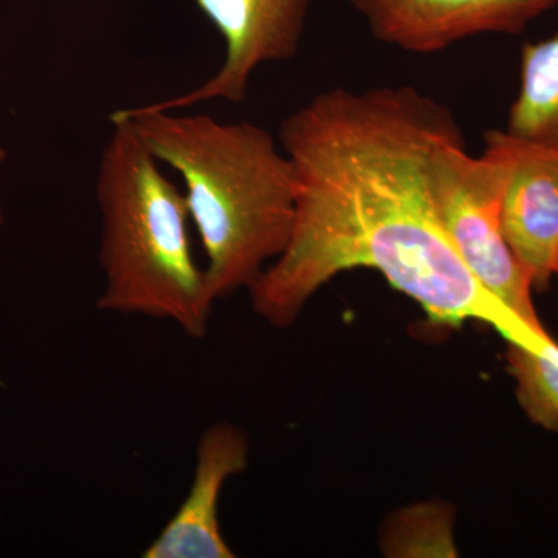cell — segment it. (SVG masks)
Here are the masks:
<instances>
[{"label":"cell","mask_w":558,"mask_h":558,"mask_svg":"<svg viewBox=\"0 0 558 558\" xmlns=\"http://www.w3.org/2000/svg\"><path fill=\"white\" fill-rule=\"evenodd\" d=\"M459 128L446 105L410 86L332 87L286 117L279 143L295 170V222L248 289L256 314L288 328L330 279L371 269L435 326L472 319L502 339L529 333L473 277L433 204V153Z\"/></svg>","instance_id":"cell-1"},{"label":"cell","mask_w":558,"mask_h":558,"mask_svg":"<svg viewBox=\"0 0 558 558\" xmlns=\"http://www.w3.org/2000/svg\"><path fill=\"white\" fill-rule=\"evenodd\" d=\"M160 163L183 180L216 301L252 288L288 247L296 211L292 161L269 131L205 113L126 108Z\"/></svg>","instance_id":"cell-2"},{"label":"cell","mask_w":558,"mask_h":558,"mask_svg":"<svg viewBox=\"0 0 558 558\" xmlns=\"http://www.w3.org/2000/svg\"><path fill=\"white\" fill-rule=\"evenodd\" d=\"M97 174L105 286L97 307L207 336L216 299L194 258L185 194L161 171L134 121L109 117Z\"/></svg>","instance_id":"cell-3"},{"label":"cell","mask_w":558,"mask_h":558,"mask_svg":"<svg viewBox=\"0 0 558 558\" xmlns=\"http://www.w3.org/2000/svg\"><path fill=\"white\" fill-rule=\"evenodd\" d=\"M506 161L486 140L470 156L461 128L436 146L429 163L433 204L451 244L476 281L532 336H548L532 301L531 281L510 250L501 227Z\"/></svg>","instance_id":"cell-4"},{"label":"cell","mask_w":558,"mask_h":558,"mask_svg":"<svg viewBox=\"0 0 558 558\" xmlns=\"http://www.w3.org/2000/svg\"><path fill=\"white\" fill-rule=\"evenodd\" d=\"M311 3L312 0H196L226 43L222 65L196 89L138 108L163 112L211 100L240 105L247 98L256 69L299 54Z\"/></svg>","instance_id":"cell-5"},{"label":"cell","mask_w":558,"mask_h":558,"mask_svg":"<svg viewBox=\"0 0 558 558\" xmlns=\"http://www.w3.org/2000/svg\"><path fill=\"white\" fill-rule=\"evenodd\" d=\"M374 38L414 54H435L473 36L519 35L558 0H348Z\"/></svg>","instance_id":"cell-6"},{"label":"cell","mask_w":558,"mask_h":558,"mask_svg":"<svg viewBox=\"0 0 558 558\" xmlns=\"http://www.w3.org/2000/svg\"><path fill=\"white\" fill-rule=\"evenodd\" d=\"M486 140L506 161L502 233L532 289H548L558 252V150L506 130L487 131Z\"/></svg>","instance_id":"cell-7"},{"label":"cell","mask_w":558,"mask_h":558,"mask_svg":"<svg viewBox=\"0 0 558 558\" xmlns=\"http://www.w3.org/2000/svg\"><path fill=\"white\" fill-rule=\"evenodd\" d=\"M248 451L247 435L240 427L216 422L205 428L189 494L143 557H236L220 527L219 502L227 481L247 469Z\"/></svg>","instance_id":"cell-8"},{"label":"cell","mask_w":558,"mask_h":558,"mask_svg":"<svg viewBox=\"0 0 558 558\" xmlns=\"http://www.w3.org/2000/svg\"><path fill=\"white\" fill-rule=\"evenodd\" d=\"M506 131L558 150V33L521 49L519 94Z\"/></svg>","instance_id":"cell-9"},{"label":"cell","mask_w":558,"mask_h":558,"mask_svg":"<svg viewBox=\"0 0 558 558\" xmlns=\"http://www.w3.org/2000/svg\"><path fill=\"white\" fill-rule=\"evenodd\" d=\"M505 340L521 409L539 427L558 432V344L549 336H510Z\"/></svg>","instance_id":"cell-10"},{"label":"cell","mask_w":558,"mask_h":558,"mask_svg":"<svg viewBox=\"0 0 558 558\" xmlns=\"http://www.w3.org/2000/svg\"><path fill=\"white\" fill-rule=\"evenodd\" d=\"M381 549L388 557H458L453 513L440 502L407 506L388 520Z\"/></svg>","instance_id":"cell-11"},{"label":"cell","mask_w":558,"mask_h":558,"mask_svg":"<svg viewBox=\"0 0 558 558\" xmlns=\"http://www.w3.org/2000/svg\"><path fill=\"white\" fill-rule=\"evenodd\" d=\"M7 159V150L2 148V145H0V167H2L3 161ZM3 223V213L2 209H0V226Z\"/></svg>","instance_id":"cell-12"},{"label":"cell","mask_w":558,"mask_h":558,"mask_svg":"<svg viewBox=\"0 0 558 558\" xmlns=\"http://www.w3.org/2000/svg\"><path fill=\"white\" fill-rule=\"evenodd\" d=\"M556 277H558V252H557V259H556Z\"/></svg>","instance_id":"cell-13"}]
</instances>
